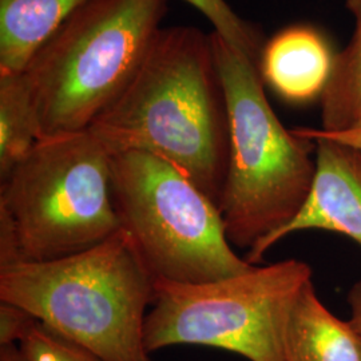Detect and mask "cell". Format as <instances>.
Here are the masks:
<instances>
[{
    "label": "cell",
    "instance_id": "cell-1",
    "mask_svg": "<svg viewBox=\"0 0 361 361\" xmlns=\"http://www.w3.org/2000/svg\"><path fill=\"white\" fill-rule=\"evenodd\" d=\"M89 131L110 154L135 150L164 158L219 205L229 126L210 34L161 28L129 85Z\"/></svg>",
    "mask_w": 361,
    "mask_h": 361
},
{
    "label": "cell",
    "instance_id": "cell-2",
    "mask_svg": "<svg viewBox=\"0 0 361 361\" xmlns=\"http://www.w3.org/2000/svg\"><path fill=\"white\" fill-rule=\"evenodd\" d=\"M154 277L119 229L67 257L0 265V302L107 361H152L143 340Z\"/></svg>",
    "mask_w": 361,
    "mask_h": 361
},
{
    "label": "cell",
    "instance_id": "cell-3",
    "mask_svg": "<svg viewBox=\"0 0 361 361\" xmlns=\"http://www.w3.org/2000/svg\"><path fill=\"white\" fill-rule=\"evenodd\" d=\"M210 42L229 126L219 212L229 243L250 250L304 207L316 174V143L281 123L249 56L214 31Z\"/></svg>",
    "mask_w": 361,
    "mask_h": 361
},
{
    "label": "cell",
    "instance_id": "cell-4",
    "mask_svg": "<svg viewBox=\"0 0 361 361\" xmlns=\"http://www.w3.org/2000/svg\"><path fill=\"white\" fill-rule=\"evenodd\" d=\"M119 229L111 154L89 130L39 140L0 180V265L67 257Z\"/></svg>",
    "mask_w": 361,
    "mask_h": 361
},
{
    "label": "cell",
    "instance_id": "cell-5",
    "mask_svg": "<svg viewBox=\"0 0 361 361\" xmlns=\"http://www.w3.org/2000/svg\"><path fill=\"white\" fill-rule=\"evenodd\" d=\"M168 0H89L25 71L39 140L89 130L129 85L153 44Z\"/></svg>",
    "mask_w": 361,
    "mask_h": 361
},
{
    "label": "cell",
    "instance_id": "cell-6",
    "mask_svg": "<svg viewBox=\"0 0 361 361\" xmlns=\"http://www.w3.org/2000/svg\"><path fill=\"white\" fill-rule=\"evenodd\" d=\"M111 194L121 229L154 280L205 283L255 267L234 252L219 205L164 158L111 154Z\"/></svg>",
    "mask_w": 361,
    "mask_h": 361
},
{
    "label": "cell",
    "instance_id": "cell-7",
    "mask_svg": "<svg viewBox=\"0 0 361 361\" xmlns=\"http://www.w3.org/2000/svg\"><path fill=\"white\" fill-rule=\"evenodd\" d=\"M310 280L312 268L296 258L205 283L154 280L143 329L146 349L204 345L249 361H284L285 317Z\"/></svg>",
    "mask_w": 361,
    "mask_h": 361
},
{
    "label": "cell",
    "instance_id": "cell-8",
    "mask_svg": "<svg viewBox=\"0 0 361 361\" xmlns=\"http://www.w3.org/2000/svg\"><path fill=\"white\" fill-rule=\"evenodd\" d=\"M316 143V174L310 195L289 224L247 250L245 259L259 265L281 240L302 231L343 234L361 246V149L329 140L312 128L296 129Z\"/></svg>",
    "mask_w": 361,
    "mask_h": 361
},
{
    "label": "cell",
    "instance_id": "cell-9",
    "mask_svg": "<svg viewBox=\"0 0 361 361\" xmlns=\"http://www.w3.org/2000/svg\"><path fill=\"white\" fill-rule=\"evenodd\" d=\"M335 54L323 35L308 26H292L265 42L258 71L283 99L305 104L320 98L329 80Z\"/></svg>",
    "mask_w": 361,
    "mask_h": 361
},
{
    "label": "cell",
    "instance_id": "cell-10",
    "mask_svg": "<svg viewBox=\"0 0 361 361\" xmlns=\"http://www.w3.org/2000/svg\"><path fill=\"white\" fill-rule=\"evenodd\" d=\"M284 361H361V334L328 310L312 280L295 297L283 328Z\"/></svg>",
    "mask_w": 361,
    "mask_h": 361
},
{
    "label": "cell",
    "instance_id": "cell-11",
    "mask_svg": "<svg viewBox=\"0 0 361 361\" xmlns=\"http://www.w3.org/2000/svg\"><path fill=\"white\" fill-rule=\"evenodd\" d=\"M89 0H0V74L25 73L42 47Z\"/></svg>",
    "mask_w": 361,
    "mask_h": 361
},
{
    "label": "cell",
    "instance_id": "cell-12",
    "mask_svg": "<svg viewBox=\"0 0 361 361\" xmlns=\"http://www.w3.org/2000/svg\"><path fill=\"white\" fill-rule=\"evenodd\" d=\"M355 20L352 38L336 54L329 80L320 97L322 130H361V0H345Z\"/></svg>",
    "mask_w": 361,
    "mask_h": 361
},
{
    "label": "cell",
    "instance_id": "cell-13",
    "mask_svg": "<svg viewBox=\"0 0 361 361\" xmlns=\"http://www.w3.org/2000/svg\"><path fill=\"white\" fill-rule=\"evenodd\" d=\"M38 141V118L25 73L0 74V180Z\"/></svg>",
    "mask_w": 361,
    "mask_h": 361
},
{
    "label": "cell",
    "instance_id": "cell-14",
    "mask_svg": "<svg viewBox=\"0 0 361 361\" xmlns=\"http://www.w3.org/2000/svg\"><path fill=\"white\" fill-rule=\"evenodd\" d=\"M213 25L214 32L226 39L258 66L265 44L257 27L234 13L226 0H185Z\"/></svg>",
    "mask_w": 361,
    "mask_h": 361
},
{
    "label": "cell",
    "instance_id": "cell-15",
    "mask_svg": "<svg viewBox=\"0 0 361 361\" xmlns=\"http://www.w3.org/2000/svg\"><path fill=\"white\" fill-rule=\"evenodd\" d=\"M28 361H107L35 320L19 343Z\"/></svg>",
    "mask_w": 361,
    "mask_h": 361
},
{
    "label": "cell",
    "instance_id": "cell-16",
    "mask_svg": "<svg viewBox=\"0 0 361 361\" xmlns=\"http://www.w3.org/2000/svg\"><path fill=\"white\" fill-rule=\"evenodd\" d=\"M34 319L26 310L15 305L0 302V347L19 345Z\"/></svg>",
    "mask_w": 361,
    "mask_h": 361
},
{
    "label": "cell",
    "instance_id": "cell-17",
    "mask_svg": "<svg viewBox=\"0 0 361 361\" xmlns=\"http://www.w3.org/2000/svg\"><path fill=\"white\" fill-rule=\"evenodd\" d=\"M347 300H348L349 310H350L349 322L353 324L361 334V281L352 285V288L349 289Z\"/></svg>",
    "mask_w": 361,
    "mask_h": 361
},
{
    "label": "cell",
    "instance_id": "cell-18",
    "mask_svg": "<svg viewBox=\"0 0 361 361\" xmlns=\"http://www.w3.org/2000/svg\"><path fill=\"white\" fill-rule=\"evenodd\" d=\"M314 130L317 134L326 137L329 140H335L338 142L347 143L361 149V130H353V131H345V133H326L322 129Z\"/></svg>",
    "mask_w": 361,
    "mask_h": 361
},
{
    "label": "cell",
    "instance_id": "cell-19",
    "mask_svg": "<svg viewBox=\"0 0 361 361\" xmlns=\"http://www.w3.org/2000/svg\"><path fill=\"white\" fill-rule=\"evenodd\" d=\"M0 361H28L19 345L0 347Z\"/></svg>",
    "mask_w": 361,
    "mask_h": 361
}]
</instances>
